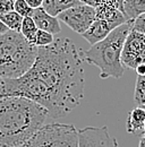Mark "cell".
Listing matches in <instances>:
<instances>
[{"mask_svg":"<svg viewBox=\"0 0 145 147\" xmlns=\"http://www.w3.org/2000/svg\"><path fill=\"white\" fill-rule=\"evenodd\" d=\"M31 17L33 18L39 30L49 32V33H51L54 35L58 34L61 31L59 19L57 18L56 16L48 14L42 6L33 9V13H32Z\"/></svg>","mask_w":145,"mask_h":147,"instance_id":"obj_10","label":"cell"},{"mask_svg":"<svg viewBox=\"0 0 145 147\" xmlns=\"http://www.w3.org/2000/svg\"><path fill=\"white\" fill-rule=\"evenodd\" d=\"M133 30L145 35V13L141 14L133 20Z\"/></svg>","mask_w":145,"mask_h":147,"instance_id":"obj_20","label":"cell"},{"mask_svg":"<svg viewBox=\"0 0 145 147\" xmlns=\"http://www.w3.org/2000/svg\"><path fill=\"white\" fill-rule=\"evenodd\" d=\"M141 107H143V108H144V109H145V104H144V105H141Z\"/></svg>","mask_w":145,"mask_h":147,"instance_id":"obj_30","label":"cell"},{"mask_svg":"<svg viewBox=\"0 0 145 147\" xmlns=\"http://www.w3.org/2000/svg\"><path fill=\"white\" fill-rule=\"evenodd\" d=\"M143 136L145 137V123H144V128H143Z\"/></svg>","mask_w":145,"mask_h":147,"instance_id":"obj_29","label":"cell"},{"mask_svg":"<svg viewBox=\"0 0 145 147\" xmlns=\"http://www.w3.org/2000/svg\"><path fill=\"white\" fill-rule=\"evenodd\" d=\"M2 82H3V78L0 76V87H1V85H2Z\"/></svg>","mask_w":145,"mask_h":147,"instance_id":"obj_28","label":"cell"},{"mask_svg":"<svg viewBox=\"0 0 145 147\" xmlns=\"http://www.w3.org/2000/svg\"><path fill=\"white\" fill-rule=\"evenodd\" d=\"M16 0H0V15L14 10V3Z\"/></svg>","mask_w":145,"mask_h":147,"instance_id":"obj_21","label":"cell"},{"mask_svg":"<svg viewBox=\"0 0 145 147\" xmlns=\"http://www.w3.org/2000/svg\"><path fill=\"white\" fill-rule=\"evenodd\" d=\"M121 62L123 65L135 69L138 65L145 63V35L133 30L128 33L123 51H121Z\"/></svg>","mask_w":145,"mask_h":147,"instance_id":"obj_7","label":"cell"},{"mask_svg":"<svg viewBox=\"0 0 145 147\" xmlns=\"http://www.w3.org/2000/svg\"><path fill=\"white\" fill-rule=\"evenodd\" d=\"M57 18L82 35L95 19V8L81 2L58 14Z\"/></svg>","mask_w":145,"mask_h":147,"instance_id":"obj_6","label":"cell"},{"mask_svg":"<svg viewBox=\"0 0 145 147\" xmlns=\"http://www.w3.org/2000/svg\"><path fill=\"white\" fill-rule=\"evenodd\" d=\"M37 47L20 34L8 30L0 35V76L18 78L34 63Z\"/></svg>","mask_w":145,"mask_h":147,"instance_id":"obj_4","label":"cell"},{"mask_svg":"<svg viewBox=\"0 0 145 147\" xmlns=\"http://www.w3.org/2000/svg\"><path fill=\"white\" fill-rule=\"evenodd\" d=\"M37 26L34 23L33 18L31 16L24 17L22 22V26H20V34L25 37L28 42L34 44V40H35L36 32H37Z\"/></svg>","mask_w":145,"mask_h":147,"instance_id":"obj_16","label":"cell"},{"mask_svg":"<svg viewBox=\"0 0 145 147\" xmlns=\"http://www.w3.org/2000/svg\"><path fill=\"white\" fill-rule=\"evenodd\" d=\"M79 147H118L107 127H86L78 130Z\"/></svg>","mask_w":145,"mask_h":147,"instance_id":"obj_8","label":"cell"},{"mask_svg":"<svg viewBox=\"0 0 145 147\" xmlns=\"http://www.w3.org/2000/svg\"><path fill=\"white\" fill-rule=\"evenodd\" d=\"M145 13V0H124L123 14L127 20H134Z\"/></svg>","mask_w":145,"mask_h":147,"instance_id":"obj_14","label":"cell"},{"mask_svg":"<svg viewBox=\"0 0 145 147\" xmlns=\"http://www.w3.org/2000/svg\"><path fill=\"white\" fill-rule=\"evenodd\" d=\"M19 147H79L78 129L66 123H44Z\"/></svg>","mask_w":145,"mask_h":147,"instance_id":"obj_5","label":"cell"},{"mask_svg":"<svg viewBox=\"0 0 145 147\" xmlns=\"http://www.w3.org/2000/svg\"><path fill=\"white\" fill-rule=\"evenodd\" d=\"M82 51L68 37L39 47L33 66L18 78H3L0 96H24L36 102L51 118H62L84 97Z\"/></svg>","mask_w":145,"mask_h":147,"instance_id":"obj_1","label":"cell"},{"mask_svg":"<svg viewBox=\"0 0 145 147\" xmlns=\"http://www.w3.org/2000/svg\"><path fill=\"white\" fill-rule=\"evenodd\" d=\"M134 100L138 107L145 104V75L138 76L135 84Z\"/></svg>","mask_w":145,"mask_h":147,"instance_id":"obj_17","label":"cell"},{"mask_svg":"<svg viewBox=\"0 0 145 147\" xmlns=\"http://www.w3.org/2000/svg\"><path fill=\"white\" fill-rule=\"evenodd\" d=\"M117 2H118V5H119V7H120V10L123 11V2H124V0H116Z\"/></svg>","mask_w":145,"mask_h":147,"instance_id":"obj_27","label":"cell"},{"mask_svg":"<svg viewBox=\"0 0 145 147\" xmlns=\"http://www.w3.org/2000/svg\"><path fill=\"white\" fill-rule=\"evenodd\" d=\"M26 2L30 5V7H32L34 9V8H37V7L42 6L43 0H26Z\"/></svg>","mask_w":145,"mask_h":147,"instance_id":"obj_22","label":"cell"},{"mask_svg":"<svg viewBox=\"0 0 145 147\" xmlns=\"http://www.w3.org/2000/svg\"><path fill=\"white\" fill-rule=\"evenodd\" d=\"M95 18L108 22L115 28L127 22L116 0H102L95 7Z\"/></svg>","mask_w":145,"mask_h":147,"instance_id":"obj_9","label":"cell"},{"mask_svg":"<svg viewBox=\"0 0 145 147\" xmlns=\"http://www.w3.org/2000/svg\"><path fill=\"white\" fill-rule=\"evenodd\" d=\"M133 28V20L113 28L103 40L93 44L85 52L82 51L83 61L100 69V77L121 78L125 73V66L121 62V51L128 33Z\"/></svg>","mask_w":145,"mask_h":147,"instance_id":"obj_3","label":"cell"},{"mask_svg":"<svg viewBox=\"0 0 145 147\" xmlns=\"http://www.w3.org/2000/svg\"><path fill=\"white\" fill-rule=\"evenodd\" d=\"M113 28L115 27L111 24H109L108 22H106L103 19L95 18L90 25V27L82 34V36L84 37L91 45H93V44L98 43L99 41L103 40Z\"/></svg>","mask_w":145,"mask_h":147,"instance_id":"obj_11","label":"cell"},{"mask_svg":"<svg viewBox=\"0 0 145 147\" xmlns=\"http://www.w3.org/2000/svg\"><path fill=\"white\" fill-rule=\"evenodd\" d=\"M49 112L24 96H0V147H19L47 119Z\"/></svg>","mask_w":145,"mask_h":147,"instance_id":"obj_2","label":"cell"},{"mask_svg":"<svg viewBox=\"0 0 145 147\" xmlns=\"http://www.w3.org/2000/svg\"><path fill=\"white\" fill-rule=\"evenodd\" d=\"M138 147H145V137L143 136L140 140V144H138Z\"/></svg>","mask_w":145,"mask_h":147,"instance_id":"obj_26","label":"cell"},{"mask_svg":"<svg viewBox=\"0 0 145 147\" xmlns=\"http://www.w3.org/2000/svg\"><path fill=\"white\" fill-rule=\"evenodd\" d=\"M14 10L23 17L32 16V13H33V8L30 7L26 0H16L14 3Z\"/></svg>","mask_w":145,"mask_h":147,"instance_id":"obj_19","label":"cell"},{"mask_svg":"<svg viewBox=\"0 0 145 147\" xmlns=\"http://www.w3.org/2000/svg\"><path fill=\"white\" fill-rule=\"evenodd\" d=\"M79 2H82V3H85V5H89L91 7H96L102 0H78Z\"/></svg>","mask_w":145,"mask_h":147,"instance_id":"obj_23","label":"cell"},{"mask_svg":"<svg viewBox=\"0 0 145 147\" xmlns=\"http://www.w3.org/2000/svg\"><path fill=\"white\" fill-rule=\"evenodd\" d=\"M23 16H20L18 13L15 10L8 11L6 14L0 15V19L2 20V23L12 31L15 32H20V26H22V22H23Z\"/></svg>","mask_w":145,"mask_h":147,"instance_id":"obj_15","label":"cell"},{"mask_svg":"<svg viewBox=\"0 0 145 147\" xmlns=\"http://www.w3.org/2000/svg\"><path fill=\"white\" fill-rule=\"evenodd\" d=\"M81 3L78 0H43L42 7L45 9V11L52 16H58L61 11L70 8L72 6Z\"/></svg>","mask_w":145,"mask_h":147,"instance_id":"obj_13","label":"cell"},{"mask_svg":"<svg viewBox=\"0 0 145 147\" xmlns=\"http://www.w3.org/2000/svg\"><path fill=\"white\" fill-rule=\"evenodd\" d=\"M145 123V109L137 107L128 113L126 122V130L128 134L140 135L143 132Z\"/></svg>","mask_w":145,"mask_h":147,"instance_id":"obj_12","label":"cell"},{"mask_svg":"<svg viewBox=\"0 0 145 147\" xmlns=\"http://www.w3.org/2000/svg\"><path fill=\"white\" fill-rule=\"evenodd\" d=\"M54 41V34H51L49 32H45V31H42V30H37L35 40H34V45H36L37 48L39 47H45V45L51 44Z\"/></svg>","mask_w":145,"mask_h":147,"instance_id":"obj_18","label":"cell"},{"mask_svg":"<svg viewBox=\"0 0 145 147\" xmlns=\"http://www.w3.org/2000/svg\"><path fill=\"white\" fill-rule=\"evenodd\" d=\"M8 30H9V28H8V27L2 23V20L0 19V35H1V34H3L5 32H7Z\"/></svg>","mask_w":145,"mask_h":147,"instance_id":"obj_25","label":"cell"},{"mask_svg":"<svg viewBox=\"0 0 145 147\" xmlns=\"http://www.w3.org/2000/svg\"><path fill=\"white\" fill-rule=\"evenodd\" d=\"M135 71L137 74V76H143L145 75V63H141L135 68Z\"/></svg>","mask_w":145,"mask_h":147,"instance_id":"obj_24","label":"cell"}]
</instances>
